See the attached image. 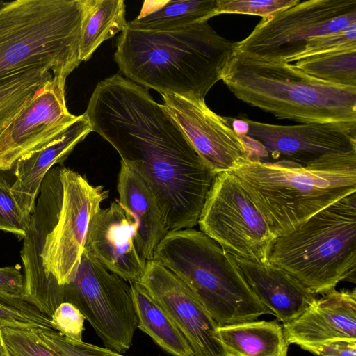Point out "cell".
<instances>
[{
	"label": "cell",
	"instance_id": "obj_1",
	"mask_svg": "<svg viewBox=\"0 0 356 356\" xmlns=\"http://www.w3.org/2000/svg\"><path fill=\"white\" fill-rule=\"evenodd\" d=\"M84 113L149 187L168 232L197 225L216 174L148 89L114 74L97 84Z\"/></svg>",
	"mask_w": 356,
	"mask_h": 356
},
{
	"label": "cell",
	"instance_id": "obj_2",
	"mask_svg": "<svg viewBox=\"0 0 356 356\" xmlns=\"http://www.w3.org/2000/svg\"><path fill=\"white\" fill-rule=\"evenodd\" d=\"M109 192L61 165L45 175L20 251L24 298L48 317L59 290L80 265L90 222Z\"/></svg>",
	"mask_w": 356,
	"mask_h": 356
},
{
	"label": "cell",
	"instance_id": "obj_3",
	"mask_svg": "<svg viewBox=\"0 0 356 356\" xmlns=\"http://www.w3.org/2000/svg\"><path fill=\"white\" fill-rule=\"evenodd\" d=\"M236 51V42L208 22L171 31L127 26L116 43L114 60L127 79L162 94L204 99L222 80Z\"/></svg>",
	"mask_w": 356,
	"mask_h": 356
},
{
	"label": "cell",
	"instance_id": "obj_4",
	"mask_svg": "<svg viewBox=\"0 0 356 356\" xmlns=\"http://www.w3.org/2000/svg\"><path fill=\"white\" fill-rule=\"evenodd\" d=\"M277 238L356 192V152L323 156L307 165L248 157L232 170Z\"/></svg>",
	"mask_w": 356,
	"mask_h": 356
},
{
	"label": "cell",
	"instance_id": "obj_5",
	"mask_svg": "<svg viewBox=\"0 0 356 356\" xmlns=\"http://www.w3.org/2000/svg\"><path fill=\"white\" fill-rule=\"evenodd\" d=\"M222 80L238 99L279 119L356 128V87L313 78L293 64L236 52Z\"/></svg>",
	"mask_w": 356,
	"mask_h": 356
},
{
	"label": "cell",
	"instance_id": "obj_6",
	"mask_svg": "<svg viewBox=\"0 0 356 356\" xmlns=\"http://www.w3.org/2000/svg\"><path fill=\"white\" fill-rule=\"evenodd\" d=\"M97 0H15L0 5V83L26 68L67 76L81 63L79 42Z\"/></svg>",
	"mask_w": 356,
	"mask_h": 356
},
{
	"label": "cell",
	"instance_id": "obj_7",
	"mask_svg": "<svg viewBox=\"0 0 356 356\" xmlns=\"http://www.w3.org/2000/svg\"><path fill=\"white\" fill-rule=\"evenodd\" d=\"M153 259L195 293L218 326L272 314L252 292L232 256L200 230L168 232L156 248Z\"/></svg>",
	"mask_w": 356,
	"mask_h": 356
},
{
	"label": "cell",
	"instance_id": "obj_8",
	"mask_svg": "<svg viewBox=\"0 0 356 356\" xmlns=\"http://www.w3.org/2000/svg\"><path fill=\"white\" fill-rule=\"evenodd\" d=\"M268 262L286 270L314 294L341 281L355 282L356 192L275 238Z\"/></svg>",
	"mask_w": 356,
	"mask_h": 356
},
{
	"label": "cell",
	"instance_id": "obj_9",
	"mask_svg": "<svg viewBox=\"0 0 356 356\" xmlns=\"http://www.w3.org/2000/svg\"><path fill=\"white\" fill-rule=\"evenodd\" d=\"M62 302L81 312L105 348L123 353L131 347L138 319L130 283L85 250L75 275L54 298L51 316Z\"/></svg>",
	"mask_w": 356,
	"mask_h": 356
},
{
	"label": "cell",
	"instance_id": "obj_10",
	"mask_svg": "<svg viewBox=\"0 0 356 356\" xmlns=\"http://www.w3.org/2000/svg\"><path fill=\"white\" fill-rule=\"evenodd\" d=\"M197 225L201 232L234 257L268 262L276 237L232 172L216 175Z\"/></svg>",
	"mask_w": 356,
	"mask_h": 356
},
{
	"label": "cell",
	"instance_id": "obj_11",
	"mask_svg": "<svg viewBox=\"0 0 356 356\" xmlns=\"http://www.w3.org/2000/svg\"><path fill=\"white\" fill-rule=\"evenodd\" d=\"M356 23V0H308L262 17L236 53L252 58L282 61L299 54L309 38L341 31Z\"/></svg>",
	"mask_w": 356,
	"mask_h": 356
},
{
	"label": "cell",
	"instance_id": "obj_12",
	"mask_svg": "<svg viewBox=\"0 0 356 356\" xmlns=\"http://www.w3.org/2000/svg\"><path fill=\"white\" fill-rule=\"evenodd\" d=\"M66 79L57 75L40 87L0 133V171L13 169L19 159L51 143L78 118L67 108Z\"/></svg>",
	"mask_w": 356,
	"mask_h": 356
},
{
	"label": "cell",
	"instance_id": "obj_13",
	"mask_svg": "<svg viewBox=\"0 0 356 356\" xmlns=\"http://www.w3.org/2000/svg\"><path fill=\"white\" fill-rule=\"evenodd\" d=\"M161 96L163 105L191 145L216 175L231 171L243 160L256 156L227 117L211 111L204 99L171 94Z\"/></svg>",
	"mask_w": 356,
	"mask_h": 356
},
{
	"label": "cell",
	"instance_id": "obj_14",
	"mask_svg": "<svg viewBox=\"0 0 356 356\" xmlns=\"http://www.w3.org/2000/svg\"><path fill=\"white\" fill-rule=\"evenodd\" d=\"M139 282L173 321L194 356H228L218 325L195 293L159 261H147Z\"/></svg>",
	"mask_w": 356,
	"mask_h": 356
},
{
	"label": "cell",
	"instance_id": "obj_15",
	"mask_svg": "<svg viewBox=\"0 0 356 356\" xmlns=\"http://www.w3.org/2000/svg\"><path fill=\"white\" fill-rule=\"evenodd\" d=\"M243 136L257 142L274 159L307 165L323 156L356 152V128L335 123L277 125L246 118Z\"/></svg>",
	"mask_w": 356,
	"mask_h": 356
},
{
	"label": "cell",
	"instance_id": "obj_16",
	"mask_svg": "<svg viewBox=\"0 0 356 356\" xmlns=\"http://www.w3.org/2000/svg\"><path fill=\"white\" fill-rule=\"evenodd\" d=\"M136 225L118 200L92 218L85 251L108 270L129 282H139L147 261L136 248Z\"/></svg>",
	"mask_w": 356,
	"mask_h": 356
},
{
	"label": "cell",
	"instance_id": "obj_17",
	"mask_svg": "<svg viewBox=\"0 0 356 356\" xmlns=\"http://www.w3.org/2000/svg\"><path fill=\"white\" fill-rule=\"evenodd\" d=\"M282 327L288 343L299 346L337 339L356 341L355 289L323 294Z\"/></svg>",
	"mask_w": 356,
	"mask_h": 356
},
{
	"label": "cell",
	"instance_id": "obj_18",
	"mask_svg": "<svg viewBox=\"0 0 356 356\" xmlns=\"http://www.w3.org/2000/svg\"><path fill=\"white\" fill-rule=\"evenodd\" d=\"M232 257L259 300L283 325L298 317L316 298L300 282L279 266Z\"/></svg>",
	"mask_w": 356,
	"mask_h": 356
},
{
	"label": "cell",
	"instance_id": "obj_19",
	"mask_svg": "<svg viewBox=\"0 0 356 356\" xmlns=\"http://www.w3.org/2000/svg\"><path fill=\"white\" fill-rule=\"evenodd\" d=\"M91 131L90 122L83 113L51 143L17 161L13 168L15 180L11 191L26 218L29 220L47 173L56 164L61 165Z\"/></svg>",
	"mask_w": 356,
	"mask_h": 356
},
{
	"label": "cell",
	"instance_id": "obj_20",
	"mask_svg": "<svg viewBox=\"0 0 356 356\" xmlns=\"http://www.w3.org/2000/svg\"><path fill=\"white\" fill-rule=\"evenodd\" d=\"M117 189L119 202L136 225L134 243L146 261L153 259L156 248L168 233L159 202L145 181L121 161Z\"/></svg>",
	"mask_w": 356,
	"mask_h": 356
},
{
	"label": "cell",
	"instance_id": "obj_21",
	"mask_svg": "<svg viewBox=\"0 0 356 356\" xmlns=\"http://www.w3.org/2000/svg\"><path fill=\"white\" fill-rule=\"evenodd\" d=\"M228 356H287L283 327L276 321H250L218 326Z\"/></svg>",
	"mask_w": 356,
	"mask_h": 356
},
{
	"label": "cell",
	"instance_id": "obj_22",
	"mask_svg": "<svg viewBox=\"0 0 356 356\" xmlns=\"http://www.w3.org/2000/svg\"><path fill=\"white\" fill-rule=\"evenodd\" d=\"M143 6L140 15L128 26L145 31H171L208 22L216 16L217 0H178L156 1Z\"/></svg>",
	"mask_w": 356,
	"mask_h": 356
},
{
	"label": "cell",
	"instance_id": "obj_23",
	"mask_svg": "<svg viewBox=\"0 0 356 356\" xmlns=\"http://www.w3.org/2000/svg\"><path fill=\"white\" fill-rule=\"evenodd\" d=\"M138 328L173 356H194L177 325L139 282H129Z\"/></svg>",
	"mask_w": 356,
	"mask_h": 356
},
{
	"label": "cell",
	"instance_id": "obj_24",
	"mask_svg": "<svg viewBox=\"0 0 356 356\" xmlns=\"http://www.w3.org/2000/svg\"><path fill=\"white\" fill-rule=\"evenodd\" d=\"M60 74L51 65L26 68L10 74L0 83V133L22 111L35 92Z\"/></svg>",
	"mask_w": 356,
	"mask_h": 356
},
{
	"label": "cell",
	"instance_id": "obj_25",
	"mask_svg": "<svg viewBox=\"0 0 356 356\" xmlns=\"http://www.w3.org/2000/svg\"><path fill=\"white\" fill-rule=\"evenodd\" d=\"M123 0H97L83 29L79 42L80 61H88L99 45L128 24Z\"/></svg>",
	"mask_w": 356,
	"mask_h": 356
},
{
	"label": "cell",
	"instance_id": "obj_26",
	"mask_svg": "<svg viewBox=\"0 0 356 356\" xmlns=\"http://www.w3.org/2000/svg\"><path fill=\"white\" fill-rule=\"evenodd\" d=\"M293 65L319 80L342 86L356 87V48L309 57Z\"/></svg>",
	"mask_w": 356,
	"mask_h": 356
},
{
	"label": "cell",
	"instance_id": "obj_27",
	"mask_svg": "<svg viewBox=\"0 0 356 356\" xmlns=\"http://www.w3.org/2000/svg\"><path fill=\"white\" fill-rule=\"evenodd\" d=\"M3 327L53 329L50 318L34 304L24 298L0 292V329Z\"/></svg>",
	"mask_w": 356,
	"mask_h": 356
},
{
	"label": "cell",
	"instance_id": "obj_28",
	"mask_svg": "<svg viewBox=\"0 0 356 356\" xmlns=\"http://www.w3.org/2000/svg\"><path fill=\"white\" fill-rule=\"evenodd\" d=\"M38 330L3 327L0 329L2 341L8 356H60L45 343Z\"/></svg>",
	"mask_w": 356,
	"mask_h": 356
},
{
	"label": "cell",
	"instance_id": "obj_29",
	"mask_svg": "<svg viewBox=\"0 0 356 356\" xmlns=\"http://www.w3.org/2000/svg\"><path fill=\"white\" fill-rule=\"evenodd\" d=\"M350 48H356V23L341 31L309 38L303 49L285 63H295L309 57Z\"/></svg>",
	"mask_w": 356,
	"mask_h": 356
},
{
	"label": "cell",
	"instance_id": "obj_30",
	"mask_svg": "<svg viewBox=\"0 0 356 356\" xmlns=\"http://www.w3.org/2000/svg\"><path fill=\"white\" fill-rule=\"evenodd\" d=\"M37 332L42 340L60 356H127L83 341H72L53 329Z\"/></svg>",
	"mask_w": 356,
	"mask_h": 356
},
{
	"label": "cell",
	"instance_id": "obj_31",
	"mask_svg": "<svg viewBox=\"0 0 356 356\" xmlns=\"http://www.w3.org/2000/svg\"><path fill=\"white\" fill-rule=\"evenodd\" d=\"M26 218L11 191V185L0 175V230L23 239L28 229Z\"/></svg>",
	"mask_w": 356,
	"mask_h": 356
},
{
	"label": "cell",
	"instance_id": "obj_32",
	"mask_svg": "<svg viewBox=\"0 0 356 356\" xmlns=\"http://www.w3.org/2000/svg\"><path fill=\"white\" fill-rule=\"evenodd\" d=\"M300 0H217L216 15L245 14L266 17L294 6Z\"/></svg>",
	"mask_w": 356,
	"mask_h": 356
},
{
	"label": "cell",
	"instance_id": "obj_33",
	"mask_svg": "<svg viewBox=\"0 0 356 356\" xmlns=\"http://www.w3.org/2000/svg\"><path fill=\"white\" fill-rule=\"evenodd\" d=\"M50 319L54 330L72 341H82L85 318L74 305L70 302L60 303Z\"/></svg>",
	"mask_w": 356,
	"mask_h": 356
},
{
	"label": "cell",
	"instance_id": "obj_34",
	"mask_svg": "<svg viewBox=\"0 0 356 356\" xmlns=\"http://www.w3.org/2000/svg\"><path fill=\"white\" fill-rule=\"evenodd\" d=\"M26 280L20 266L0 268V292L13 296L24 298Z\"/></svg>",
	"mask_w": 356,
	"mask_h": 356
},
{
	"label": "cell",
	"instance_id": "obj_35",
	"mask_svg": "<svg viewBox=\"0 0 356 356\" xmlns=\"http://www.w3.org/2000/svg\"><path fill=\"white\" fill-rule=\"evenodd\" d=\"M318 356H356V341L337 339L300 346Z\"/></svg>",
	"mask_w": 356,
	"mask_h": 356
},
{
	"label": "cell",
	"instance_id": "obj_36",
	"mask_svg": "<svg viewBox=\"0 0 356 356\" xmlns=\"http://www.w3.org/2000/svg\"><path fill=\"white\" fill-rule=\"evenodd\" d=\"M0 356H8L0 332Z\"/></svg>",
	"mask_w": 356,
	"mask_h": 356
},
{
	"label": "cell",
	"instance_id": "obj_37",
	"mask_svg": "<svg viewBox=\"0 0 356 356\" xmlns=\"http://www.w3.org/2000/svg\"><path fill=\"white\" fill-rule=\"evenodd\" d=\"M3 1L0 0V5L2 3Z\"/></svg>",
	"mask_w": 356,
	"mask_h": 356
}]
</instances>
